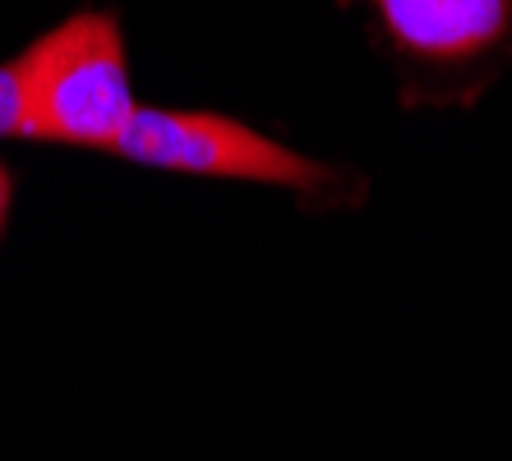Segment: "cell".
Returning a JSON list of instances; mask_svg holds the SVG:
<instances>
[{
	"instance_id": "7a4b0ae2",
	"label": "cell",
	"mask_w": 512,
	"mask_h": 461,
	"mask_svg": "<svg viewBox=\"0 0 512 461\" xmlns=\"http://www.w3.org/2000/svg\"><path fill=\"white\" fill-rule=\"evenodd\" d=\"M120 157H130L153 171H180V176L208 180H245V185H273V190L314 194L333 185V171L314 157L268 139L231 116L213 111H167L139 107L130 130L116 143Z\"/></svg>"
},
{
	"instance_id": "277c9868",
	"label": "cell",
	"mask_w": 512,
	"mask_h": 461,
	"mask_svg": "<svg viewBox=\"0 0 512 461\" xmlns=\"http://www.w3.org/2000/svg\"><path fill=\"white\" fill-rule=\"evenodd\" d=\"M19 120H24V107H19V65L5 60L0 65V139H19Z\"/></svg>"
},
{
	"instance_id": "3957f363",
	"label": "cell",
	"mask_w": 512,
	"mask_h": 461,
	"mask_svg": "<svg viewBox=\"0 0 512 461\" xmlns=\"http://www.w3.org/2000/svg\"><path fill=\"white\" fill-rule=\"evenodd\" d=\"M393 47L429 70H485L512 56V0H374Z\"/></svg>"
},
{
	"instance_id": "6da1fadb",
	"label": "cell",
	"mask_w": 512,
	"mask_h": 461,
	"mask_svg": "<svg viewBox=\"0 0 512 461\" xmlns=\"http://www.w3.org/2000/svg\"><path fill=\"white\" fill-rule=\"evenodd\" d=\"M14 65L24 107L19 139L116 153L139 102L130 88L125 37L111 14H70L65 24L37 37L24 56H14Z\"/></svg>"
},
{
	"instance_id": "5b68a950",
	"label": "cell",
	"mask_w": 512,
	"mask_h": 461,
	"mask_svg": "<svg viewBox=\"0 0 512 461\" xmlns=\"http://www.w3.org/2000/svg\"><path fill=\"white\" fill-rule=\"evenodd\" d=\"M10 208H14V176H10V166L0 162V236L10 226Z\"/></svg>"
}]
</instances>
